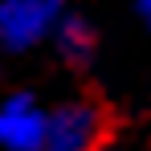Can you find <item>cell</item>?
<instances>
[{"label": "cell", "instance_id": "cell-1", "mask_svg": "<svg viewBox=\"0 0 151 151\" xmlns=\"http://www.w3.org/2000/svg\"><path fill=\"white\" fill-rule=\"evenodd\" d=\"M106 139V114L94 102H70L45 119L41 151H98Z\"/></svg>", "mask_w": 151, "mask_h": 151}, {"label": "cell", "instance_id": "cell-2", "mask_svg": "<svg viewBox=\"0 0 151 151\" xmlns=\"http://www.w3.org/2000/svg\"><path fill=\"white\" fill-rule=\"evenodd\" d=\"M57 17V0H4L0 4V37L8 45H29Z\"/></svg>", "mask_w": 151, "mask_h": 151}, {"label": "cell", "instance_id": "cell-3", "mask_svg": "<svg viewBox=\"0 0 151 151\" xmlns=\"http://www.w3.org/2000/svg\"><path fill=\"white\" fill-rule=\"evenodd\" d=\"M45 139V114L33 106V98H12L0 110V143L12 151H37Z\"/></svg>", "mask_w": 151, "mask_h": 151}, {"label": "cell", "instance_id": "cell-4", "mask_svg": "<svg viewBox=\"0 0 151 151\" xmlns=\"http://www.w3.org/2000/svg\"><path fill=\"white\" fill-rule=\"evenodd\" d=\"M143 4H147V12H151V0H143Z\"/></svg>", "mask_w": 151, "mask_h": 151}]
</instances>
